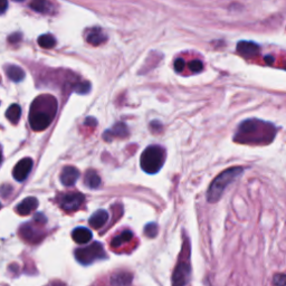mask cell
I'll return each instance as SVG.
<instances>
[{
  "label": "cell",
  "instance_id": "10",
  "mask_svg": "<svg viewBox=\"0 0 286 286\" xmlns=\"http://www.w3.org/2000/svg\"><path fill=\"white\" fill-rule=\"evenodd\" d=\"M260 47L256 44L254 41H242L237 44L236 50L237 53L246 59H250L257 56L259 54Z\"/></svg>",
  "mask_w": 286,
  "mask_h": 286
},
{
  "label": "cell",
  "instance_id": "9",
  "mask_svg": "<svg viewBox=\"0 0 286 286\" xmlns=\"http://www.w3.org/2000/svg\"><path fill=\"white\" fill-rule=\"evenodd\" d=\"M33 164L34 162L31 158H24L15 165L14 170H12V176L17 181H24L28 177V174L31 173Z\"/></svg>",
  "mask_w": 286,
  "mask_h": 286
},
{
  "label": "cell",
  "instance_id": "24",
  "mask_svg": "<svg viewBox=\"0 0 286 286\" xmlns=\"http://www.w3.org/2000/svg\"><path fill=\"white\" fill-rule=\"evenodd\" d=\"M73 89L79 94H86L89 92V89H91V84L86 82V81H83V82L76 83L74 85Z\"/></svg>",
  "mask_w": 286,
  "mask_h": 286
},
{
  "label": "cell",
  "instance_id": "5",
  "mask_svg": "<svg viewBox=\"0 0 286 286\" xmlns=\"http://www.w3.org/2000/svg\"><path fill=\"white\" fill-rule=\"evenodd\" d=\"M165 161V150L161 146H150L142 152L140 165L144 172L155 174L159 172Z\"/></svg>",
  "mask_w": 286,
  "mask_h": 286
},
{
  "label": "cell",
  "instance_id": "16",
  "mask_svg": "<svg viewBox=\"0 0 286 286\" xmlns=\"http://www.w3.org/2000/svg\"><path fill=\"white\" fill-rule=\"evenodd\" d=\"M72 238L78 244H86L92 240V233L91 230L85 227H78L72 233Z\"/></svg>",
  "mask_w": 286,
  "mask_h": 286
},
{
  "label": "cell",
  "instance_id": "27",
  "mask_svg": "<svg viewBox=\"0 0 286 286\" xmlns=\"http://www.w3.org/2000/svg\"><path fill=\"white\" fill-rule=\"evenodd\" d=\"M273 284L275 286H286V275L285 274H276L273 277Z\"/></svg>",
  "mask_w": 286,
  "mask_h": 286
},
{
  "label": "cell",
  "instance_id": "13",
  "mask_svg": "<svg viewBox=\"0 0 286 286\" xmlns=\"http://www.w3.org/2000/svg\"><path fill=\"white\" fill-rule=\"evenodd\" d=\"M106 41H108V36L101 28H91L86 33V41L93 46H100Z\"/></svg>",
  "mask_w": 286,
  "mask_h": 286
},
{
  "label": "cell",
  "instance_id": "29",
  "mask_svg": "<svg viewBox=\"0 0 286 286\" xmlns=\"http://www.w3.org/2000/svg\"><path fill=\"white\" fill-rule=\"evenodd\" d=\"M8 8L7 0H0V14H3Z\"/></svg>",
  "mask_w": 286,
  "mask_h": 286
},
{
  "label": "cell",
  "instance_id": "17",
  "mask_svg": "<svg viewBox=\"0 0 286 286\" xmlns=\"http://www.w3.org/2000/svg\"><path fill=\"white\" fill-rule=\"evenodd\" d=\"M29 6L33 10L41 12V14H50L54 9V3L48 0H32Z\"/></svg>",
  "mask_w": 286,
  "mask_h": 286
},
{
  "label": "cell",
  "instance_id": "35",
  "mask_svg": "<svg viewBox=\"0 0 286 286\" xmlns=\"http://www.w3.org/2000/svg\"><path fill=\"white\" fill-rule=\"evenodd\" d=\"M16 1H21V0H16Z\"/></svg>",
  "mask_w": 286,
  "mask_h": 286
},
{
  "label": "cell",
  "instance_id": "14",
  "mask_svg": "<svg viewBox=\"0 0 286 286\" xmlns=\"http://www.w3.org/2000/svg\"><path fill=\"white\" fill-rule=\"evenodd\" d=\"M38 206V200L35 197H28L19 203L16 207V211L20 216H27L32 213Z\"/></svg>",
  "mask_w": 286,
  "mask_h": 286
},
{
  "label": "cell",
  "instance_id": "3",
  "mask_svg": "<svg viewBox=\"0 0 286 286\" xmlns=\"http://www.w3.org/2000/svg\"><path fill=\"white\" fill-rule=\"evenodd\" d=\"M244 171L243 166H233L221 172L215 178L207 191V200L209 203H217L221 198L226 187L230 185L235 179L238 178Z\"/></svg>",
  "mask_w": 286,
  "mask_h": 286
},
{
  "label": "cell",
  "instance_id": "15",
  "mask_svg": "<svg viewBox=\"0 0 286 286\" xmlns=\"http://www.w3.org/2000/svg\"><path fill=\"white\" fill-rule=\"evenodd\" d=\"M109 220V213L106 210H103V209H100V210L95 211L92 215L91 218H89L88 223L91 225V227L94 229H100L101 227L108 223Z\"/></svg>",
  "mask_w": 286,
  "mask_h": 286
},
{
  "label": "cell",
  "instance_id": "20",
  "mask_svg": "<svg viewBox=\"0 0 286 286\" xmlns=\"http://www.w3.org/2000/svg\"><path fill=\"white\" fill-rule=\"evenodd\" d=\"M84 185L89 189H96L101 186V178L95 170H88L85 173Z\"/></svg>",
  "mask_w": 286,
  "mask_h": 286
},
{
  "label": "cell",
  "instance_id": "2",
  "mask_svg": "<svg viewBox=\"0 0 286 286\" xmlns=\"http://www.w3.org/2000/svg\"><path fill=\"white\" fill-rule=\"evenodd\" d=\"M57 111V101L52 95H41L34 100L31 113H29V123L34 131L46 130L54 120Z\"/></svg>",
  "mask_w": 286,
  "mask_h": 286
},
{
  "label": "cell",
  "instance_id": "4",
  "mask_svg": "<svg viewBox=\"0 0 286 286\" xmlns=\"http://www.w3.org/2000/svg\"><path fill=\"white\" fill-rule=\"evenodd\" d=\"M191 264H190V244L188 237H185L182 248L179 255L178 263L172 274V286H185L190 280Z\"/></svg>",
  "mask_w": 286,
  "mask_h": 286
},
{
  "label": "cell",
  "instance_id": "1",
  "mask_svg": "<svg viewBox=\"0 0 286 286\" xmlns=\"http://www.w3.org/2000/svg\"><path fill=\"white\" fill-rule=\"evenodd\" d=\"M277 129L271 122L248 119L238 125L234 141L241 144H251V146H264L273 142Z\"/></svg>",
  "mask_w": 286,
  "mask_h": 286
},
{
  "label": "cell",
  "instance_id": "32",
  "mask_svg": "<svg viewBox=\"0 0 286 286\" xmlns=\"http://www.w3.org/2000/svg\"><path fill=\"white\" fill-rule=\"evenodd\" d=\"M47 286H67L65 283H63V282H59V281H54L52 283H49Z\"/></svg>",
  "mask_w": 286,
  "mask_h": 286
},
{
  "label": "cell",
  "instance_id": "31",
  "mask_svg": "<svg viewBox=\"0 0 286 286\" xmlns=\"http://www.w3.org/2000/svg\"><path fill=\"white\" fill-rule=\"evenodd\" d=\"M85 124L95 126L96 125V120H95V119H93V118H88V119H86V121H85Z\"/></svg>",
  "mask_w": 286,
  "mask_h": 286
},
{
  "label": "cell",
  "instance_id": "12",
  "mask_svg": "<svg viewBox=\"0 0 286 286\" xmlns=\"http://www.w3.org/2000/svg\"><path fill=\"white\" fill-rule=\"evenodd\" d=\"M127 135H129V129H127L126 124L123 122H119L113 127L105 131V133L103 134V139L105 141H111L114 138H126Z\"/></svg>",
  "mask_w": 286,
  "mask_h": 286
},
{
  "label": "cell",
  "instance_id": "6",
  "mask_svg": "<svg viewBox=\"0 0 286 286\" xmlns=\"http://www.w3.org/2000/svg\"><path fill=\"white\" fill-rule=\"evenodd\" d=\"M108 257L104 247L101 243H92L89 246L83 247V248H78L75 250V258L82 265H89L96 260L105 259Z\"/></svg>",
  "mask_w": 286,
  "mask_h": 286
},
{
  "label": "cell",
  "instance_id": "21",
  "mask_svg": "<svg viewBox=\"0 0 286 286\" xmlns=\"http://www.w3.org/2000/svg\"><path fill=\"white\" fill-rule=\"evenodd\" d=\"M7 76L12 82H21L25 79V72L21 67L16 65H9L6 67Z\"/></svg>",
  "mask_w": 286,
  "mask_h": 286
},
{
  "label": "cell",
  "instance_id": "26",
  "mask_svg": "<svg viewBox=\"0 0 286 286\" xmlns=\"http://www.w3.org/2000/svg\"><path fill=\"white\" fill-rule=\"evenodd\" d=\"M189 68H190V71L193 72V73L197 74V73H200V72L203 71L204 65H203L202 62L198 61V59H194L193 62L189 63Z\"/></svg>",
  "mask_w": 286,
  "mask_h": 286
},
{
  "label": "cell",
  "instance_id": "34",
  "mask_svg": "<svg viewBox=\"0 0 286 286\" xmlns=\"http://www.w3.org/2000/svg\"><path fill=\"white\" fill-rule=\"evenodd\" d=\"M1 160H2V157H1V152H0V163H1Z\"/></svg>",
  "mask_w": 286,
  "mask_h": 286
},
{
  "label": "cell",
  "instance_id": "18",
  "mask_svg": "<svg viewBox=\"0 0 286 286\" xmlns=\"http://www.w3.org/2000/svg\"><path fill=\"white\" fill-rule=\"evenodd\" d=\"M132 274L129 272H118L111 277V284L113 286H130Z\"/></svg>",
  "mask_w": 286,
  "mask_h": 286
},
{
  "label": "cell",
  "instance_id": "19",
  "mask_svg": "<svg viewBox=\"0 0 286 286\" xmlns=\"http://www.w3.org/2000/svg\"><path fill=\"white\" fill-rule=\"evenodd\" d=\"M133 233L131 230H124L120 235H118L117 237H114L112 242H111V247L113 248H120L121 246L127 244V243H131L133 240Z\"/></svg>",
  "mask_w": 286,
  "mask_h": 286
},
{
  "label": "cell",
  "instance_id": "8",
  "mask_svg": "<svg viewBox=\"0 0 286 286\" xmlns=\"http://www.w3.org/2000/svg\"><path fill=\"white\" fill-rule=\"evenodd\" d=\"M19 234L23 240L29 243H40L42 240V237H44V234L36 229L35 224L33 223H26L21 226Z\"/></svg>",
  "mask_w": 286,
  "mask_h": 286
},
{
  "label": "cell",
  "instance_id": "11",
  "mask_svg": "<svg viewBox=\"0 0 286 286\" xmlns=\"http://www.w3.org/2000/svg\"><path fill=\"white\" fill-rule=\"evenodd\" d=\"M80 178V171L78 168L72 165L64 166L61 173V181L64 186L71 187L74 186L75 182L79 180Z\"/></svg>",
  "mask_w": 286,
  "mask_h": 286
},
{
  "label": "cell",
  "instance_id": "33",
  "mask_svg": "<svg viewBox=\"0 0 286 286\" xmlns=\"http://www.w3.org/2000/svg\"><path fill=\"white\" fill-rule=\"evenodd\" d=\"M265 63L267 64V65H271V64L273 63V61H274V59H273V57L272 56H270V55H267V56H265Z\"/></svg>",
  "mask_w": 286,
  "mask_h": 286
},
{
  "label": "cell",
  "instance_id": "22",
  "mask_svg": "<svg viewBox=\"0 0 286 286\" xmlns=\"http://www.w3.org/2000/svg\"><path fill=\"white\" fill-rule=\"evenodd\" d=\"M20 117H21V109L18 104L10 105L6 111V118L12 123V124H17L20 120Z\"/></svg>",
  "mask_w": 286,
  "mask_h": 286
},
{
  "label": "cell",
  "instance_id": "23",
  "mask_svg": "<svg viewBox=\"0 0 286 286\" xmlns=\"http://www.w3.org/2000/svg\"><path fill=\"white\" fill-rule=\"evenodd\" d=\"M38 44H40V46L42 47V48L49 49L56 45V40H55L50 34H45V35H41L38 38Z\"/></svg>",
  "mask_w": 286,
  "mask_h": 286
},
{
  "label": "cell",
  "instance_id": "30",
  "mask_svg": "<svg viewBox=\"0 0 286 286\" xmlns=\"http://www.w3.org/2000/svg\"><path fill=\"white\" fill-rule=\"evenodd\" d=\"M151 129H152L153 132L156 131V129L158 130V132H160V131L162 130V125L160 124L159 121H153V122L151 123Z\"/></svg>",
  "mask_w": 286,
  "mask_h": 286
},
{
  "label": "cell",
  "instance_id": "28",
  "mask_svg": "<svg viewBox=\"0 0 286 286\" xmlns=\"http://www.w3.org/2000/svg\"><path fill=\"white\" fill-rule=\"evenodd\" d=\"M185 61H183L182 58H177L176 61H174V64H173V66H174V71L177 72V73H181V72L185 70Z\"/></svg>",
  "mask_w": 286,
  "mask_h": 286
},
{
  "label": "cell",
  "instance_id": "25",
  "mask_svg": "<svg viewBox=\"0 0 286 286\" xmlns=\"http://www.w3.org/2000/svg\"><path fill=\"white\" fill-rule=\"evenodd\" d=\"M144 234H146V236L149 238L156 237L158 234V226L155 223L148 224L146 227H144Z\"/></svg>",
  "mask_w": 286,
  "mask_h": 286
},
{
  "label": "cell",
  "instance_id": "7",
  "mask_svg": "<svg viewBox=\"0 0 286 286\" xmlns=\"http://www.w3.org/2000/svg\"><path fill=\"white\" fill-rule=\"evenodd\" d=\"M57 202L59 207H61L63 210L67 212H74L78 211L79 209H81V207L83 206L85 197L84 195L80 193H67L59 196Z\"/></svg>",
  "mask_w": 286,
  "mask_h": 286
}]
</instances>
